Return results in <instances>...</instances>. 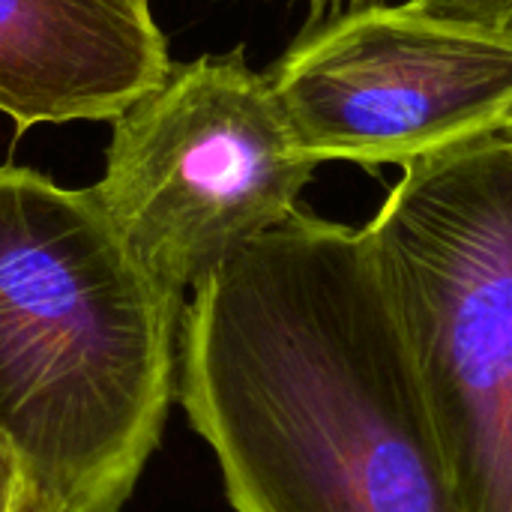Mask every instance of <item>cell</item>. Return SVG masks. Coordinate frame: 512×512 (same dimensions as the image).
Instances as JSON below:
<instances>
[{"mask_svg":"<svg viewBox=\"0 0 512 512\" xmlns=\"http://www.w3.org/2000/svg\"><path fill=\"white\" fill-rule=\"evenodd\" d=\"M177 402L234 512H459L363 228L297 210L195 285Z\"/></svg>","mask_w":512,"mask_h":512,"instance_id":"6da1fadb","label":"cell"},{"mask_svg":"<svg viewBox=\"0 0 512 512\" xmlns=\"http://www.w3.org/2000/svg\"><path fill=\"white\" fill-rule=\"evenodd\" d=\"M186 294L96 189L0 168V438L57 512H120L180 384Z\"/></svg>","mask_w":512,"mask_h":512,"instance_id":"7a4b0ae2","label":"cell"},{"mask_svg":"<svg viewBox=\"0 0 512 512\" xmlns=\"http://www.w3.org/2000/svg\"><path fill=\"white\" fill-rule=\"evenodd\" d=\"M363 228L459 512H512V138L402 165Z\"/></svg>","mask_w":512,"mask_h":512,"instance_id":"3957f363","label":"cell"},{"mask_svg":"<svg viewBox=\"0 0 512 512\" xmlns=\"http://www.w3.org/2000/svg\"><path fill=\"white\" fill-rule=\"evenodd\" d=\"M318 162L243 51L171 63L117 117L93 186L114 225L189 294L231 252L297 213Z\"/></svg>","mask_w":512,"mask_h":512,"instance_id":"277c9868","label":"cell"},{"mask_svg":"<svg viewBox=\"0 0 512 512\" xmlns=\"http://www.w3.org/2000/svg\"><path fill=\"white\" fill-rule=\"evenodd\" d=\"M297 144L315 159L399 162L504 132L512 45L363 3L309 27L270 69Z\"/></svg>","mask_w":512,"mask_h":512,"instance_id":"5b68a950","label":"cell"},{"mask_svg":"<svg viewBox=\"0 0 512 512\" xmlns=\"http://www.w3.org/2000/svg\"><path fill=\"white\" fill-rule=\"evenodd\" d=\"M168 69L147 0H0V111L15 135L114 120Z\"/></svg>","mask_w":512,"mask_h":512,"instance_id":"8992f818","label":"cell"},{"mask_svg":"<svg viewBox=\"0 0 512 512\" xmlns=\"http://www.w3.org/2000/svg\"><path fill=\"white\" fill-rule=\"evenodd\" d=\"M405 6L432 21L512 45V0H408Z\"/></svg>","mask_w":512,"mask_h":512,"instance_id":"52a82bcc","label":"cell"},{"mask_svg":"<svg viewBox=\"0 0 512 512\" xmlns=\"http://www.w3.org/2000/svg\"><path fill=\"white\" fill-rule=\"evenodd\" d=\"M24 486H27V477H24L18 456L0 438V512H15V504H18Z\"/></svg>","mask_w":512,"mask_h":512,"instance_id":"ba28073f","label":"cell"},{"mask_svg":"<svg viewBox=\"0 0 512 512\" xmlns=\"http://www.w3.org/2000/svg\"><path fill=\"white\" fill-rule=\"evenodd\" d=\"M15 512H57L51 507V501L45 498V495H39L30 483L24 486V492H21V498H18V504H15Z\"/></svg>","mask_w":512,"mask_h":512,"instance_id":"9c48e42d","label":"cell"},{"mask_svg":"<svg viewBox=\"0 0 512 512\" xmlns=\"http://www.w3.org/2000/svg\"><path fill=\"white\" fill-rule=\"evenodd\" d=\"M504 132L512 138V114H510V120H507V126H504Z\"/></svg>","mask_w":512,"mask_h":512,"instance_id":"30bf717a","label":"cell"},{"mask_svg":"<svg viewBox=\"0 0 512 512\" xmlns=\"http://www.w3.org/2000/svg\"><path fill=\"white\" fill-rule=\"evenodd\" d=\"M357 3H360V6H363V3H375V0H357Z\"/></svg>","mask_w":512,"mask_h":512,"instance_id":"8fae6325","label":"cell"}]
</instances>
